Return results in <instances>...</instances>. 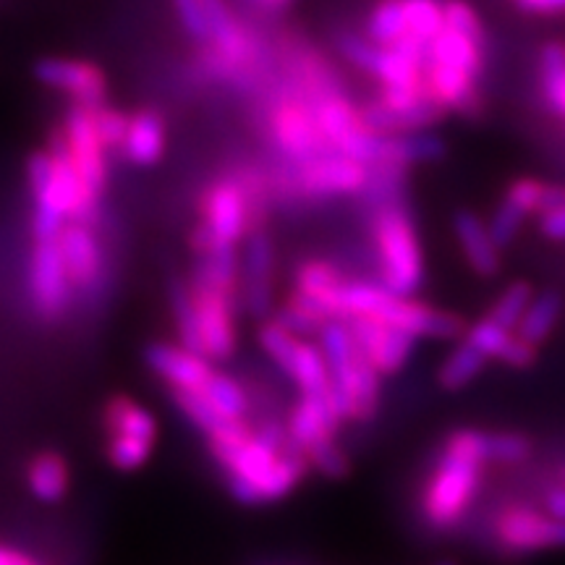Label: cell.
Segmentation results:
<instances>
[{"instance_id":"obj_1","label":"cell","mask_w":565,"mask_h":565,"mask_svg":"<svg viewBox=\"0 0 565 565\" xmlns=\"http://www.w3.org/2000/svg\"><path fill=\"white\" fill-rule=\"evenodd\" d=\"M487 463V433L475 427L454 429L422 490V519L435 532H454L475 505Z\"/></svg>"},{"instance_id":"obj_2","label":"cell","mask_w":565,"mask_h":565,"mask_svg":"<svg viewBox=\"0 0 565 565\" xmlns=\"http://www.w3.org/2000/svg\"><path fill=\"white\" fill-rule=\"evenodd\" d=\"M338 320L349 322L353 317H377L401 328L404 333L419 338H433V341H454L466 333L461 315L437 309L433 303L416 301L412 296H398L387 291L383 282L370 280H345L335 303Z\"/></svg>"},{"instance_id":"obj_3","label":"cell","mask_w":565,"mask_h":565,"mask_svg":"<svg viewBox=\"0 0 565 565\" xmlns=\"http://www.w3.org/2000/svg\"><path fill=\"white\" fill-rule=\"evenodd\" d=\"M370 231L380 282L398 296H414L424 282V254L412 212L398 202V196L377 202Z\"/></svg>"},{"instance_id":"obj_4","label":"cell","mask_w":565,"mask_h":565,"mask_svg":"<svg viewBox=\"0 0 565 565\" xmlns=\"http://www.w3.org/2000/svg\"><path fill=\"white\" fill-rule=\"evenodd\" d=\"M200 215L202 221L189 238V244L200 257L212 249H221V246H236L246 233L257 231L249 196H246L238 175H225V179L212 181L204 189Z\"/></svg>"},{"instance_id":"obj_5","label":"cell","mask_w":565,"mask_h":565,"mask_svg":"<svg viewBox=\"0 0 565 565\" xmlns=\"http://www.w3.org/2000/svg\"><path fill=\"white\" fill-rule=\"evenodd\" d=\"M288 445H291V437H288L286 424L267 419L259 427H254L252 437H246L238 448H233L231 454L217 458V463L228 475V487L238 503H259V492H263L265 479L270 477V471L275 469V463H278V458Z\"/></svg>"},{"instance_id":"obj_6","label":"cell","mask_w":565,"mask_h":565,"mask_svg":"<svg viewBox=\"0 0 565 565\" xmlns=\"http://www.w3.org/2000/svg\"><path fill=\"white\" fill-rule=\"evenodd\" d=\"M490 532L500 553L515 557L565 547V521L550 515L542 505H503L494 513Z\"/></svg>"},{"instance_id":"obj_7","label":"cell","mask_w":565,"mask_h":565,"mask_svg":"<svg viewBox=\"0 0 565 565\" xmlns=\"http://www.w3.org/2000/svg\"><path fill=\"white\" fill-rule=\"evenodd\" d=\"M267 124H270L273 145L278 147L288 160H294L296 166L317 158V154L333 150V147L328 145V139L322 137L320 126H317L312 105H309L307 97H301L299 92L278 97V100L270 105Z\"/></svg>"},{"instance_id":"obj_8","label":"cell","mask_w":565,"mask_h":565,"mask_svg":"<svg viewBox=\"0 0 565 565\" xmlns=\"http://www.w3.org/2000/svg\"><path fill=\"white\" fill-rule=\"evenodd\" d=\"M294 175L296 192L312 200H333V196H353L366 192L372 168L366 162L349 158L343 152H324L296 166Z\"/></svg>"},{"instance_id":"obj_9","label":"cell","mask_w":565,"mask_h":565,"mask_svg":"<svg viewBox=\"0 0 565 565\" xmlns=\"http://www.w3.org/2000/svg\"><path fill=\"white\" fill-rule=\"evenodd\" d=\"M192 282V296L196 303V320H200V333L204 356L210 362H225L236 351V299L238 291L231 288L210 286V282Z\"/></svg>"},{"instance_id":"obj_10","label":"cell","mask_w":565,"mask_h":565,"mask_svg":"<svg viewBox=\"0 0 565 565\" xmlns=\"http://www.w3.org/2000/svg\"><path fill=\"white\" fill-rule=\"evenodd\" d=\"M74 282L63 263L58 242H34L30 257V299L45 322H58L74 299Z\"/></svg>"},{"instance_id":"obj_11","label":"cell","mask_w":565,"mask_h":565,"mask_svg":"<svg viewBox=\"0 0 565 565\" xmlns=\"http://www.w3.org/2000/svg\"><path fill=\"white\" fill-rule=\"evenodd\" d=\"M32 74L40 84L63 92L71 103L84 105V108L97 110L108 103V76L92 61L47 55V58L34 61Z\"/></svg>"},{"instance_id":"obj_12","label":"cell","mask_w":565,"mask_h":565,"mask_svg":"<svg viewBox=\"0 0 565 565\" xmlns=\"http://www.w3.org/2000/svg\"><path fill=\"white\" fill-rule=\"evenodd\" d=\"M61 134L84 181L89 183L92 192L103 194L105 183H108V150H105L100 131H97L95 110L71 103Z\"/></svg>"},{"instance_id":"obj_13","label":"cell","mask_w":565,"mask_h":565,"mask_svg":"<svg viewBox=\"0 0 565 565\" xmlns=\"http://www.w3.org/2000/svg\"><path fill=\"white\" fill-rule=\"evenodd\" d=\"M320 349L330 370L333 404L343 422H353V393H356V359L359 345L353 341L349 322L333 320L322 328Z\"/></svg>"},{"instance_id":"obj_14","label":"cell","mask_w":565,"mask_h":565,"mask_svg":"<svg viewBox=\"0 0 565 565\" xmlns=\"http://www.w3.org/2000/svg\"><path fill=\"white\" fill-rule=\"evenodd\" d=\"M349 328L353 333V341L364 351L383 377H393L398 374L412 359L416 338L404 333L395 324L377 320V317H353L349 320Z\"/></svg>"},{"instance_id":"obj_15","label":"cell","mask_w":565,"mask_h":565,"mask_svg":"<svg viewBox=\"0 0 565 565\" xmlns=\"http://www.w3.org/2000/svg\"><path fill=\"white\" fill-rule=\"evenodd\" d=\"M273 238L263 228L252 231L238 270V299L252 317L273 312Z\"/></svg>"},{"instance_id":"obj_16","label":"cell","mask_w":565,"mask_h":565,"mask_svg":"<svg viewBox=\"0 0 565 565\" xmlns=\"http://www.w3.org/2000/svg\"><path fill=\"white\" fill-rule=\"evenodd\" d=\"M58 249L76 291L100 294L105 280L103 246L92 233V225L68 223L58 236Z\"/></svg>"},{"instance_id":"obj_17","label":"cell","mask_w":565,"mask_h":565,"mask_svg":"<svg viewBox=\"0 0 565 565\" xmlns=\"http://www.w3.org/2000/svg\"><path fill=\"white\" fill-rule=\"evenodd\" d=\"M145 362L171 385V391H202L215 374L207 356L181 343H150L145 349Z\"/></svg>"},{"instance_id":"obj_18","label":"cell","mask_w":565,"mask_h":565,"mask_svg":"<svg viewBox=\"0 0 565 565\" xmlns=\"http://www.w3.org/2000/svg\"><path fill=\"white\" fill-rule=\"evenodd\" d=\"M26 175H30L32 186V233L34 242H58L61 231L66 228L68 221L63 215L58 196L53 186V160L51 152H34L26 160Z\"/></svg>"},{"instance_id":"obj_19","label":"cell","mask_w":565,"mask_h":565,"mask_svg":"<svg viewBox=\"0 0 565 565\" xmlns=\"http://www.w3.org/2000/svg\"><path fill=\"white\" fill-rule=\"evenodd\" d=\"M466 341H471L487 359L503 362L513 370H532L540 362V349L529 343L515 330L503 328L490 317H482L475 324H469L463 333Z\"/></svg>"},{"instance_id":"obj_20","label":"cell","mask_w":565,"mask_h":565,"mask_svg":"<svg viewBox=\"0 0 565 565\" xmlns=\"http://www.w3.org/2000/svg\"><path fill=\"white\" fill-rule=\"evenodd\" d=\"M359 110H362V121L366 129L380 134V137L424 131L445 116V110L435 100H422L414 105H387L374 97L372 103L362 105Z\"/></svg>"},{"instance_id":"obj_21","label":"cell","mask_w":565,"mask_h":565,"mask_svg":"<svg viewBox=\"0 0 565 565\" xmlns=\"http://www.w3.org/2000/svg\"><path fill=\"white\" fill-rule=\"evenodd\" d=\"M454 233L458 249H461L471 273L479 275V278H494V275L500 273V265H503L500 252L503 249L494 244L490 225H487L477 212L458 210L454 217Z\"/></svg>"},{"instance_id":"obj_22","label":"cell","mask_w":565,"mask_h":565,"mask_svg":"<svg viewBox=\"0 0 565 565\" xmlns=\"http://www.w3.org/2000/svg\"><path fill=\"white\" fill-rule=\"evenodd\" d=\"M341 424H343V419H341V414H338L333 401L309 398V395H301V401L294 406L291 416H288L286 429H288V437H291L296 448L303 450V456H307L315 445L335 437Z\"/></svg>"},{"instance_id":"obj_23","label":"cell","mask_w":565,"mask_h":565,"mask_svg":"<svg viewBox=\"0 0 565 565\" xmlns=\"http://www.w3.org/2000/svg\"><path fill=\"white\" fill-rule=\"evenodd\" d=\"M343 273L338 270L328 259H303L294 273V288L291 291L307 296L317 307L324 309L330 320H335V301L343 288Z\"/></svg>"},{"instance_id":"obj_24","label":"cell","mask_w":565,"mask_h":565,"mask_svg":"<svg viewBox=\"0 0 565 565\" xmlns=\"http://www.w3.org/2000/svg\"><path fill=\"white\" fill-rule=\"evenodd\" d=\"M124 158L139 168H150L166 152V121L154 110H137L121 147Z\"/></svg>"},{"instance_id":"obj_25","label":"cell","mask_w":565,"mask_h":565,"mask_svg":"<svg viewBox=\"0 0 565 565\" xmlns=\"http://www.w3.org/2000/svg\"><path fill=\"white\" fill-rule=\"evenodd\" d=\"M445 154V141L429 131L412 134H393L383 137V150H380L377 166H419V162L440 160Z\"/></svg>"},{"instance_id":"obj_26","label":"cell","mask_w":565,"mask_h":565,"mask_svg":"<svg viewBox=\"0 0 565 565\" xmlns=\"http://www.w3.org/2000/svg\"><path fill=\"white\" fill-rule=\"evenodd\" d=\"M288 377L299 385L301 395H309V398L333 401L330 370H328V362H324V353L320 349V343H312L309 338H301L299 345H296L294 366H291V372H288Z\"/></svg>"},{"instance_id":"obj_27","label":"cell","mask_w":565,"mask_h":565,"mask_svg":"<svg viewBox=\"0 0 565 565\" xmlns=\"http://www.w3.org/2000/svg\"><path fill=\"white\" fill-rule=\"evenodd\" d=\"M103 424L105 433L124 435V437H139V440L154 443L158 437V422L154 416L141 408L137 401L126 398V395H116L103 408Z\"/></svg>"},{"instance_id":"obj_28","label":"cell","mask_w":565,"mask_h":565,"mask_svg":"<svg viewBox=\"0 0 565 565\" xmlns=\"http://www.w3.org/2000/svg\"><path fill=\"white\" fill-rule=\"evenodd\" d=\"M26 484L42 503H58L68 492L66 458L53 454V450L38 454L32 458L30 469H26Z\"/></svg>"},{"instance_id":"obj_29","label":"cell","mask_w":565,"mask_h":565,"mask_svg":"<svg viewBox=\"0 0 565 565\" xmlns=\"http://www.w3.org/2000/svg\"><path fill=\"white\" fill-rule=\"evenodd\" d=\"M487 362H490V359H487L475 343L463 338V341H458L456 349L445 356L440 370H437V383H440L443 391L448 393L463 391V387H469L479 374L484 372Z\"/></svg>"},{"instance_id":"obj_30","label":"cell","mask_w":565,"mask_h":565,"mask_svg":"<svg viewBox=\"0 0 565 565\" xmlns=\"http://www.w3.org/2000/svg\"><path fill=\"white\" fill-rule=\"evenodd\" d=\"M561 317H563V296L561 294L557 291L534 294V299L526 307L524 317H521L515 333L540 349V345H545V341H550V335L555 333Z\"/></svg>"},{"instance_id":"obj_31","label":"cell","mask_w":565,"mask_h":565,"mask_svg":"<svg viewBox=\"0 0 565 565\" xmlns=\"http://www.w3.org/2000/svg\"><path fill=\"white\" fill-rule=\"evenodd\" d=\"M168 307H171L181 345H186V349H192L204 356L200 320H196V303L192 296V282L179 278V275H173V278L168 280Z\"/></svg>"},{"instance_id":"obj_32","label":"cell","mask_w":565,"mask_h":565,"mask_svg":"<svg viewBox=\"0 0 565 565\" xmlns=\"http://www.w3.org/2000/svg\"><path fill=\"white\" fill-rule=\"evenodd\" d=\"M366 38L380 47L406 40V0H377L366 17Z\"/></svg>"},{"instance_id":"obj_33","label":"cell","mask_w":565,"mask_h":565,"mask_svg":"<svg viewBox=\"0 0 565 565\" xmlns=\"http://www.w3.org/2000/svg\"><path fill=\"white\" fill-rule=\"evenodd\" d=\"M445 26V3L440 0H406V40L429 53V45ZM401 45V42H398Z\"/></svg>"},{"instance_id":"obj_34","label":"cell","mask_w":565,"mask_h":565,"mask_svg":"<svg viewBox=\"0 0 565 565\" xmlns=\"http://www.w3.org/2000/svg\"><path fill=\"white\" fill-rule=\"evenodd\" d=\"M275 320H278L286 330H291L296 338H317L322 333L324 324L333 322L324 315V309H320L315 301H309L307 296L296 291L288 294L286 303L275 312Z\"/></svg>"},{"instance_id":"obj_35","label":"cell","mask_w":565,"mask_h":565,"mask_svg":"<svg viewBox=\"0 0 565 565\" xmlns=\"http://www.w3.org/2000/svg\"><path fill=\"white\" fill-rule=\"evenodd\" d=\"M207 401L223 422H246L249 416V393L231 374H212L210 383L202 387Z\"/></svg>"},{"instance_id":"obj_36","label":"cell","mask_w":565,"mask_h":565,"mask_svg":"<svg viewBox=\"0 0 565 565\" xmlns=\"http://www.w3.org/2000/svg\"><path fill=\"white\" fill-rule=\"evenodd\" d=\"M534 294L536 291L529 286L526 280L508 282V286L503 288V294H500L498 299L490 303V312H487V317L498 324H503V328L515 330L519 328L521 317H524V312H526V307L532 303Z\"/></svg>"},{"instance_id":"obj_37","label":"cell","mask_w":565,"mask_h":565,"mask_svg":"<svg viewBox=\"0 0 565 565\" xmlns=\"http://www.w3.org/2000/svg\"><path fill=\"white\" fill-rule=\"evenodd\" d=\"M534 454V440L524 433H487V458L490 463L515 466L524 463Z\"/></svg>"},{"instance_id":"obj_38","label":"cell","mask_w":565,"mask_h":565,"mask_svg":"<svg viewBox=\"0 0 565 565\" xmlns=\"http://www.w3.org/2000/svg\"><path fill=\"white\" fill-rule=\"evenodd\" d=\"M301 338H296L291 330H286L282 324L275 320H265L263 328H259V345H263L267 356L273 359L275 364L280 366L282 372H291L294 366V356H296V345H299Z\"/></svg>"},{"instance_id":"obj_39","label":"cell","mask_w":565,"mask_h":565,"mask_svg":"<svg viewBox=\"0 0 565 565\" xmlns=\"http://www.w3.org/2000/svg\"><path fill=\"white\" fill-rule=\"evenodd\" d=\"M152 445L139 437H124V435H110L108 437V461L121 471H134L139 466L147 463V458L152 454Z\"/></svg>"},{"instance_id":"obj_40","label":"cell","mask_w":565,"mask_h":565,"mask_svg":"<svg viewBox=\"0 0 565 565\" xmlns=\"http://www.w3.org/2000/svg\"><path fill=\"white\" fill-rule=\"evenodd\" d=\"M171 395H173V404L181 408L183 416H186L194 427H200L204 435L223 422L215 408H212L207 395L202 391H171Z\"/></svg>"},{"instance_id":"obj_41","label":"cell","mask_w":565,"mask_h":565,"mask_svg":"<svg viewBox=\"0 0 565 565\" xmlns=\"http://www.w3.org/2000/svg\"><path fill=\"white\" fill-rule=\"evenodd\" d=\"M97 131H100V139L108 152H121L126 134H129V121L131 116H126L121 108H113V105L105 103L103 108L95 110Z\"/></svg>"},{"instance_id":"obj_42","label":"cell","mask_w":565,"mask_h":565,"mask_svg":"<svg viewBox=\"0 0 565 565\" xmlns=\"http://www.w3.org/2000/svg\"><path fill=\"white\" fill-rule=\"evenodd\" d=\"M307 461H309V466H312V469H317L320 475L330 477V479H341L351 471L349 456L343 454V448L335 443V437H330V440L315 445V448L307 454Z\"/></svg>"},{"instance_id":"obj_43","label":"cell","mask_w":565,"mask_h":565,"mask_svg":"<svg viewBox=\"0 0 565 565\" xmlns=\"http://www.w3.org/2000/svg\"><path fill=\"white\" fill-rule=\"evenodd\" d=\"M524 221H526L524 212H521L513 202H508L503 196L498 207H494L490 223L487 225H490L494 244H498L500 249H505V246H511L515 242V236L521 233V225H524Z\"/></svg>"},{"instance_id":"obj_44","label":"cell","mask_w":565,"mask_h":565,"mask_svg":"<svg viewBox=\"0 0 565 565\" xmlns=\"http://www.w3.org/2000/svg\"><path fill=\"white\" fill-rule=\"evenodd\" d=\"M545 192H547V181L515 179L511 186H508L505 200L513 202L526 217H532V215L540 217L542 204H545Z\"/></svg>"},{"instance_id":"obj_45","label":"cell","mask_w":565,"mask_h":565,"mask_svg":"<svg viewBox=\"0 0 565 565\" xmlns=\"http://www.w3.org/2000/svg\"><path fill=\"white\" fill-rule=\"evenodd\" d=\"M445 26L469 34L475 40H484L482 21H479L477 11L469 3H463V0H448L445 3Z\"/></svg>"},{"instance_id":"obj_46","label":"cell","mask_w":565,"mask_h":565,"mask_svg":"<svg viewBox=\"0 0 565 565\" xmlns=\"http://www.w3.org/2000/svg\"><path fill=\"white\" fill-rule=\"evenodd\" d=\"M175 13H179L183 30L196 42L207 45L210 42V26H207V17H204V3L202 0H173Z\"/></svg>"},{"instance_id":"obj_47","label":"cell","mask_w":565,"mask_h":565,"mask_svg":"<svg viewBox=\"0 0 565 565\" xmlns=\"http://www.w3.org/2000/svg\"><path fill=\"white\" fill-rule=\"evenodd\" d=\"M540 231L542 236L550 238V242H565V202L561 207L540 215Z\"/></svg>"},{"instance_id":"obj_48","label":"cell","mask_w":565,"mask_h":565,"mask_svg":"<svg viewBox=\"0 0 565 565\" xmlns=\"http://www.w3.org/2000/svg\"><path fill=\"white\" fill-rule=\"evenodd\" d=\"M542 508H545L550 515H555V519L565 521V484L553 479V482L545 487V492H542Z\"/></svg>"},{"instance_id":"obj_49","label":"cell","mask_w":565,"mask_h":565,"mask_svg":"<svg viewBox=\"0 0 565 565\" xmlns=\"http://www.w3.org/2000/svg\"><path fill=\"white\" fill-rule=\"evenodd\" d=\"M529 13H565V0H515Z\"/></svg>"},{"instance_id":"obj_50","label":"cell","mask_w":565,"mask_h":565,"mask_svg":"<svg viewBox=\"0 0 565 565\" xmlns=\"http://www.w3.org/2000/svg\"><path fill=\"white\" fill-rule=\"evenodd\" d=\"M0 565H45V563L38 561V557L30 553H24V550L0 545Z\"/></svg>"},{"instance_id":"obj_51","label":"cell","mask_w":565,"mask_h":565,"mask_svg":"<svg viewBox=\"0 0 565 565\" xmlns=\"http://www.w3.org/2000/svg\"><path fill=\"white\" fill-rule=\"evenodd\" d=\"M259 3H265L267 9H282V6L291 3V0H259Z\"/></svg>"},{"instance_id":"obj_52","label":"cell","mask_w":565,"mask_h":565,"mask_svg":"<svg viewBox=\"0 0 565 565\" xmlns=\"http://www.w3.org/2000/svg\"><path fill=\"white\" fill-rule=\"evenodd\" d=\"M437 565H458V563H454V561H443V563H437Z\"/></svg>"}]
</instances>
